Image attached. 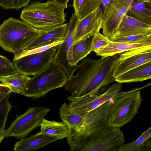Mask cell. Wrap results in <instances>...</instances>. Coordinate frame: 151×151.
<instances>
[{
  "label": "cell",
  "instance_id": "6da1fadb",
  "mask_svg": "<svg viewBox=\"0 0 151 151\" xmlns=\"http://www.w3.org/2000/svg\"><path fill=\"white\" fill-rule=\"evenodd\" d=\"M118 57L116 54L98 59H83L77 65L76 74L68 80L65 89L75 97L103 93L115 81L113 68Z\"/></svg>",
  "mask_w": 151,
  "mask_h": 151
},
{
  "label": "cell",
  "instance_id": "7a4b0ae2",
  "mask_svg": "<svg viewBox=\"0 0 151 151\" xmlns=\"http://www.w3.org/2000/svg\"><path fill=\"white\" fill-rule=\"evenodd\" d=\"M45 32L22 20L10 17L0 25V45L4 50L14 53V60L29 43Z\"/></svg>",
  "mask_w": 151,
  "mask_h": 151
},
{
  "label": "cell",
  "instance_id": "3957f363",
  "mask_svg": "<svg viewBox=\"0 0 151 151\" xmlns=\"http://www.w3.org/2000/svg\"><path fill=\"white\" fill-rule=\"evenodd\" d=\"M65 9L53 0L44 3L35 1L24 7L20 18L36 29L46 32L64 24Z\"/></svg>",
  "mask_w": 151,
  "mask_h": 151
},
{
  "label": "cell",
  "instance_id": "277c9868",
  "mask_svg": "<svg viewBox=\"0 0 151 151\" xmlns=\"http://www.w3.org/2000/svg\"><path fill=\"white\" fill-rule=\"evenodd\" d=\"M113 102L111 99L91 111L83 114L84 120L78 131L68 129L66 138L70 150L74 151L88 143L102 132L108 126L107 119L109 108Z\"/></svg>",
  "mask_w": 151,
  "mask_h": 151
},
{
  "label": "cell",
  "instance_id": "5b68a950",
  "mask_svg": "<svg viewBox=\"0 0 151 151\" xmlns=\"http://www.w3.org/2000/svg\"><path fill=\"white\" fill-rule=\"evenodd\" d=\"M33 76L22 95L34 100L45 97L50 91L64 86L69 80L63 70L52 63Z\"/></svg>",
  "mask_w": 151,
  "mask_h": 151
},
{
  "label": "cell",
  "instance_id": "8992f818",
  "mask_svg": "<svg viewBox=\"0 0 151 151\" xmlns=\"http://www.w3.org/2000/svg\"><path fill=\"white\" fill-rule=\"evenodd\" d=\"M148 85L125 91L114 100L108 111V125L120 128L130 122L138 113L141 105V90Z\"/></svg>",
  "mask_w": 151,
  "mask_h": 151
},
{
  "label": "cell",
  "instance_id": "52a82bcc",
  "mask_svg": "<svg viewBox=\"0 0 151 151\" xmlns=\"http://www.w3.org/2000/svg\"><path fill=\"white\" fill-rule=\"evenodd\" d=\"M50 111V109L43 106L29 108L12 122L6 130V136L14 137L19 140L25 138L40 126L42 120Z\"/></svg>",
  "mask_w": 151,
  "mask_h": 151
},
{
  "label": "cell",
  "instance_id": "ba28073f",
  "mask_svg": "<svg viewBox=\"0 0 151 151\" xmlns=\"http://www.w3.org/2000/svg\"><path fill=\"white\" fill-rule=\"evenodd\" d=\"M78 21L76 15L73 14L63 42L56 47V51L52 62L63 70L69 80L74 75L78 65L75 64L72 56L73 33Z\"/></svg>",
  "mask_w": 151,
  "mask_h": 151
},
{
  "label": "cell",
  "instance_id": "9c48e42d",
  "mask_svg": "<svg viewBox=\"0 0 151 151\" xmlns=\"http://www.w3.org/2000/svg\"><path fill=\"white\" fill-rule=\"evenodd\" d=\"M122 88L121 83H117L109 86L105 92L100 95H88L79 97L68 96L67 99L69 102V109L76 114H85L109 101L119 92Z\"/></svg>",
  "mask_w": 151,
  "mask_h": 151
},
{
  "label": "cell",
  "instance_id": "30bf717a",
  "mask_svg": "<svg viewBox=\"0 0 151 151\" xmlns=\"http://www.w3.org/2000/svg\"><path fill=\"white\" fill-rule=\"evenodd\" d=\"M125 141L120 128L108 125L102 132L75 151H118Z\"/></svg>",
  "mask_w": 151,
  "mask_h": 151
},
{
  "label": "cell",
  "instance_id": "8fae6325",
  "mask_svg": "<svg viewBox=\"0 0 151 151\" xmlns=\"http://www.w3.org/2000/svg\"><path fill=\"white\" fill-rule=\"evenodd\" d=\"M134 0H111L104 6L101 25L104 35L109 38L114 35L122 19Z\"/></svg>",
  "mask_w": 151,
  "mask_h": 151
},
{
  "label": "cell",
  "instance_id": "7c38bea8",
  "mask_svg": "<svg viewBox=\"0 0 151 151\" xmlns=\"http://www.w3.org/2000/svg\"><path fill=\"white\" fill-rule=\"evenodd\" d=\"M55 46L40 52L23 56L13 60L17 72L27 76H34L52 63L56 49Z\"/></svg>",
  "mask_w": 151,
  "mask_h": 151
},
{
  "label": "cell",
  "instance_id": "4fadbf2b",
  "mask_svg": "<svg viewBox=\"0 0 151 151\" xmlns=\"http://www.w3.org/2000/svg\"><path fill=\"white\" fill-rule=\"evenodd\" d=\"M122 53L116 60L113 67V73L115 79L135 68L151 61V45Z\"/></svg>",
  "mask_w": 151,
  "mask_h": 151
},
{
  "label": "cell",
  "instance_id": "5bb4252c",
  "mask_svg": "<svg viewBox=\"0 0 151 151\" xmlns=\"http://www.w3.org/2000/svg\"><path fill=\"white\" fill-rule=\"evenodd\" d=\"M103 10L100 6L80 20H78L73 33V44L79 40L93 36L101 28Z\"/></svg>",
  "mask_w": 151,
  "mask_h": 151
},
{
  "label": "cell",
  "instance_id": "9a60e30c",
  "mask_svg": "<svg viewBox=\"0 0 151 151\" xmlns=\"http://www.w3.org/2000/svg\"><path fill=\"white\" fill-rule=\"evenodd\" d=\"M59 138L56 136L40 132L20 139L14 145L15 151H32L43 148Z\"/></svg>",
  "mask_w": 151,
  "mask_h": 151
},
{
  "label": "cell",
  "instance_id": "2e32d148",
  "mask_svg": "<svg viewBox=\"0 0 151 151\" xmlns=\"http://www.w3.org/2000/svg\"><path fill=\"white\" fill-rule=\"evenodd\" d=\"M149 34H151V25L140 22L126 14L115 34L112 37Z\"/></svg>",
  "mask_w": 151,
  "mask_h": 151
},
{
  "label": "cell",
  "instance_id": "e0dca14e",
  "mask_svg": "<svg viewBox=\"0 0 151 151\" xmlns=\"http://www.w3.org/2000/svg\"><path fill=\"white\" fill-rule=\"evenodd\" d=\"M68 24L56 27L39 35L29 43L24 50H30L63 40L67 31Z\"/></svg>",
  "mask_w": 151,
  "mask_h": 151
},
{
  "label": "cell",
  "instance_id": "ac0fdd59",
  "mask_svg": "<svg viewBox=\"0 0 151 151\" xmlns=\"http://www.w3.org/2000/svg\"><path fill=\"white\" fill-rule=\"evenodd\" d=\"M151 78V61L135 68L115 79L119 83L141 82Z\"/></svg>",
  "mask_w": 151,
  "mask_h": 151
},
{
  "label": "cell",
  "instance_id": "d6986e66",
  "mask_svg": "<svg viewBox=\"0 0 151 151\" xmlns=\"http://www.w3.org/2000/svg\"><path fill=\"white\" fill-rule=\"evenodd\" d=\"M149 45H151L118 42L110 40L107 45L94 52L96 55L105 58L133 49Z\"/></svg>",
  "mask_w": 151,
  "mask_h": 151
},
{
  "label": "cell",
  "instance_id": "ffe728a7",
  "mask_svg": "<svg viewBox=\"0 0 151 151\" xmlns=\"http://www.w3.org/2000/svg\"><path fill=\"white\" fill-rule=\"evenodd\" d=\"M30 78L27 76L17 72L12 74L0 77V81L8 86L12 92L22 95Z\"/></svg>",
  "mask_w": 151,
  "mask_h": 151
},
{
  "label": "cell",
  "instance_id": "44dd1931",
  "mask_svg": "<svg viewBox=\"0 0 151 151\" xmlns=\"http://www.w3.org/2000/svg\"><path fill=\"white\" fill-rule=\"evenodd\" d=\"M60 118L67 126L68 129L78 131L82 127L84 120L83 114L78 115L73 113L69 109L68 104L64 103L59 109Z\"/></svg>",
  "mask_w": 151,
  "mask_h": 151
},
{
  "label": "cell",
  "instance_id": "7402d4cb",
  "mask_svg": "<svg viewBox=\"0 0 151 151\" xmlns=\"http://www.w3.org/2000/svg\"><path fill=\"white\" fill-rule=\"evenodd\" d=\"M40 126V132L58 137L59 140L66 138L68 133V128L63 122L49 120L43 118Z\"/></svg>",
  "mask_w": 151,
  "mask_h": 151
},
{
  "label": "cell",
  "instance_id": "603a6c76",
  "mask_svg": "<svg viewBox=\"0 0 151 151\" xmlns=\"http://www.w3.org/2000/svg\"><path fill=\"white\" fill-rule=\"evenodd\" d=\"M149 3L134 0L131 4L126 15L143 23L151 25V10L147 6Z\"/></svg>",
  "mask_w": 151,
  "mask_h": 151
},
{
  "label": "cell",
  "instance_id": "cb8c5ba5",
  "mask_svg": "<svg viewBox=\"0 0 151 151\" xmlns=\"http://www.w3.org/2000/svg\"><path fill=\"white\" fill-rule=\"evenodd\" d=\"M103 0H73L72 6L78 20H80L102 5Z\"/></svg>",
  "mask_w": 151,
  "mask_h": 151
},
{
  "label": "cell",
  "instance_id": "d4e9b609",
  "mask_svg": "<svg viewBox=\"0 0 151 151\" xmlns=\"http://www.w3.org/2000/svg\"><path fill=\"white\" fill-rule=\"evenodd\" d=\"M93 36L82 38L73 45L72 56L76 65L91 52V44Z\"/></svg>",
  "mask_w": 151,
  "mask_h": 151
},
{
  "label": "cell",
  "instance_id": "484cf974",
  "mask_svg": "<svg viewBox=\"0 0 151 151\" xmlns=\"http://www.w3.org/2000/svg\"><path fill=\"white\" fill-rule=\"evenodd\" d=\"M109 38L110 40L118 42L151 45V34L122 37H111Z\"/></svg>",
  "mask_w": 151,
  "mask_h": 151
},
{
  "label": "cell",
  "instance_id": "4316f807",
  "mask_svg": "<svg viewBox=\"0 0 151 151\" xmlns=\"http://www.w3.org/2000/svg\"><path fill=\"white\" fill-rule=\"evenodd\" d=\"M151 136V127L143 132L140 137L134 141L123 144L118 151H136L137 149L146 140Z\"/></svg>",
  "mask_w": 151,
  "mask_h": 151
},
{
  "label": "cell",
  "instance_id": "83f0119b",
  "mask_svg": "<svg viewBox=\"0 0 151 151\" xmlns=\"http://www.w3.org/2000/svg\"><path fill=\"white\" fill-rule=\"evenodd\" d=\"M10 94H8L0 104V129H5L8 115L11 109L12 106L9 101Z\"/></svg>",
  "mask_w": 151,
  "mask_h": 151
},
{
  "label": "cell",
  "instance_id": "f1b7e54d",
  "mask_svg": "<svg viewBox=\"0 0 151 151\" xmlns=\"http://www.w3.org/2000/svg\"><path fill=\"white\" fill-rule=\"evenodd\" d=\"M17 72L13 63L7 58L0 55V77L12 74Z\"/></svg>",
  "mask_w": 151,
  "mask_h": 151
},
{
  "label": "cell",
  "instance_id": "f546056e",
  "mask_svg": "<svg viewBox=\"0 0 151 151\" xmlns=\"http://www.w3.org/2000/svg\"><path fill=\"white\" fill-rule=\"evenodd\" d=\"M30 0H0V6L5 9L18 10L28 5Z\"/></svg>",
  "mask_w": 151,
  "mask_h": 151
},
{
  "label": "cell",
  "instance_id": "4dcf8cb0",
  "mask_svg": "<svg viewBox=\"0 0 151 151\" xmlns=\"http://www.w3.org/2000/svg\"><path fill=\"white\" fill-rule=\"evenodd\" d=\"M110 41L109 37L98 32L93 36L91 46V52L107 45Z\"/></svg>",
  "mask_w": 151,
  "mask_h": 151
},
{
  "label": "cell",
  "instance_id": "1f68e13d",
  "mask_svg": "<svg viewBox=\"0 0 151 151\" xmlns=\"http://www.w3.org/2000/svg\"><path fill=\"white\" fill-rule=\"evenodd\" d=\"M63 40L61 41L55 42L48 45L39 47L29 50H24L18 58L27 55L37 53L45 51L55 46H56L58 45L61 43L63 42Z\"/></svg>",
  "mask_w": 151,
  "mask_h": 151
},
{
  "label": "cell",
  "instance_id": "d6a6232c",
  "mask_svg": "<svg viewBox=\"0 0 151 151\" xmlns=\"http://www.w3.org/2000/svg\"><path fill=\"white\" fill-rule=\"evenodd\" d=\"M12 92L8 86L0 83V104L2 100Z\"/></svg>",
  "mask_w": 151,
  "mask_h": 151
},
{
  "label": "cell",
  "instance_id": "836d02e7",
  "mask_svg": "<svg viewBox=\"0 0 151 151\" xmlns=\"http://www.w3.org/2000/svg\"><path fill=\"white\" fill-rule=\"evenodd\" d=\"M136 151H151V142L150 138L145 141L137 149Z\"/></svg>",
  "mask_w": 151,
  "mask_h": 151
},
{
  "label": "cell",
  "instance_id": "e575fe53",
  "mask_svg": "<svg viewBox=\"0 0 151 151\" xmlns=\"http://www.w3.org/2000/svg\"><path fill=\"white\" fill-rule=\"evenodd\" d=\"M57 3L63 7L65 9L67 8L68 2L70 0H53Z\"/></svg>",
  "mask_w": 151,
  "mask_h": 151
},
{
  "label": "cell",
  "instance_id": "d590c367",
  "mask_svg": "<svg viewBox=\"0 0 151 151\" xmlns=\"http://www.w3.org/2000/svg\"><path fill=\"white\" fill-rule=\"evenodd\" d=\"M6 136V130L2 128L0 129V144Z\"/></svg>",
  "mask_w": 151,
  "mask_h": 151
},
{
  "label": "cell",
  "instance_id": "8d00e7d4",
  "mask_svg": "<svg viewBox=\"0 0 151 151\" xmlns=\"http://www.w3.org/2000/svg\"><path fill=\"white\" fill-rule=\"evenodd\" d=\"M137 1L142 3H151V0H136Z\"/></svg>",
  "mask_w": 151,
  "mask_h": 151
}]
</instances>
